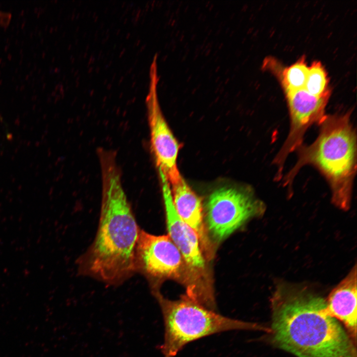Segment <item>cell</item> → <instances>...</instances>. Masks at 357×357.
Wrapping results in <instances>:
<instances>
[{
  "instance_id": "cell-1",
  "label": "cell",
  "mask_w": 357,
  "mask_h": 357,
  "mask_svg": "<svg viewBox=\"0 0 357 357\" xmlns=\"http://www.w3.org/2000/svg\"><path fill=\"white\" fill-rule=\"evenodd\" d=\"M102 179L100 220L95 238L77 260L79 273L119 286L136 273L135 248L140 230L121 181L115 151L97 150Z\"/></svg>"
},
{
  "instance_id": "cell-2",
  "label": "cell",
  "mask_w": 357,
  "mask_h": 357,
  "mask_svg": "<svg viewBox=\"0 0 357 357\" xmlns=\"http://www.w3.org/2000/svg\"><path fill=\"white\" fill-rule=\"evenodd\" d=\"M272 341L297 357H357L356 343L305 287L282 284L271 299Z\"/></svg>"
},
{
  "instance_id": "cell-3",
  "label": "cell",
  "mask_w": 357,
  "mask_h": 357,
  "mask_svg": "<svg viewBox=\"0 0 357 357\" xmlns=\"http://www.w3.org/2000/svg\"><path fill=\"white\" fill-rule=\"evenodd\" d=\"M350 117L349 113L324 117L317 138L298 149V161L284 178L285 185L291 186L299 170L312 165L329 183L333 204L343 210L349 209L357 168V138Z\"/></svg>"
},
{
  "instance_id": "cell-4",
  "label": "cell",
  "mask_w": 357,
  "mask_h": 357,
  "mask_svg": "<svg viewBox=\"0 0 357 357\" xmlns=\"http://www.w3.org/2000/svg\"><path fill=\"white\" fill-rule=\"evenodd\" d=\"M162 311L164 337L160 350L164 357H175L188 344L228 331L261 328L253 323L218 313L186 295L175 300L154 296Z\"/></svg>"
},
{
  "instance_id": "cell-5",
  "label": "cell",
  "mask_w": 357,
  "mask_h": 357,
  "mask_svg": "<svg viewBox=\"0 0 357 357\" xmlns=\"http://www.w3.org/2000/svg\"><path fill=\"white\" fill-rule=\"evenodd\" d=\"M159 175L168 235L180 251L187 269L186 295L203 304H211L214 301V294L203 282L207 278V269L198 237L177 213L170 184L162 174Z\"/></svg>"
},
{
  "instance_id": "cell-6",
  "label": "cell",
  "mask_w": 357,
  "mask_h": 357,
  "mask_svg": "<svg viewBox=\"0 0 357 357\" xmlns=\"http://www.w3.org/2000/svg\"><path fill=\"white\" fill-rule=\"evenodd\" d=\"M136 273L143 275L151 285L152 294L159 293L157 281L183 277L187 283L183 257L169 235L156 236L140 229L135 253Z\"/></svg>"
},
{
  "instance_id": "cell-7",
  "label": "cell",
  "mask_w": 357,
  "mask_h": 357,
  "mask_svg": "<svg viewBox=\"0 0 357 357\" xmlns=\"http://www.w3.org/2000/svg\"><path fill=\"white\" fill-rule=\"evenodd\" d=\"M263 207L250 190L220 187L211 194L206 204L207 228L215 239L221 240L261 212Z\"/></svg>"
},
{
  "instance_id": "cell-8",
  "label": "cell",
  "mask_w": 357,
  "mask_h": 357,
  "mask_svg": "<svg viewBox=\"0 0 357 357\" xmlns=\"http://www.w3.org/2000/svg\"><path fill=\"white\" fill-rule=\"evenodd\" d=\"M159 81L157 55L152 61L149 71V85L145 102L151 148L159 172L170 183L181 177L177 165L179 145L162 112L157 94Z\"/></svg>"
},
{
  "instance_id": "cell-9",
  "label": "cell",
  "mask_w": 357,
  "mask_h": 357,
  "mask_svg": "<svg viewBox=\"0 0 357 357\" xmlns=\"http://www.w3.org/2000/svg\"><path fill=\"white\" fill-rule=\"evenodd\" d=\"M169 184L172 186V201L177 213L197 234L205 256H210V242L203 222L200 199L181 176Z\"/></svg>"
},
{
  "instance_id": "cell-10",
  "label": "cell",
  "mask_w": 357,
  "mask_h": 357,
  "mask_svg": "<svg viewBox=\"0 0 357 357\" xmlns=\"http://www.w3.org/2000/svg\"><path fill=\"white\" fill-rule=\"evenodd\" d=\"M327 309L341 322L352 339L357 343V268L355 265L348 275L329 294Z\"/></svg>"
},
{
  "instance_id": "cell-11",
  "label": "cell",
  "mask_w": 357,
  "mask_h": 357,
  "mask_svg": "<svg viewBox=\"0 0 357 357\" xmlns=\"http://www.w3.org/2000/svg\"><path fill=\"white\" fill-rule=\"evenodd\" d=\"M308 71L304 57L285 68L281 76L282 85L285 92L303 89Z\"/></svg>"
},
{
  "instance_id": "cell-12",
  "label": "cell",
  "mask_w": 357,
  "mask_h": 357,
  "mask_svg": "<svg viewBox=\"0 0 357 357\" xmlns=\"http://www.w3.org/2000/svg\"><path fill=\"white\" fill-rule=\"evenodd\" d=\"M329 79L320 61H314L308 67L306 81L303 89L311 95L323 96L330 95Z\"/></svg>"
},
{
  "instance_id": "cell-13",
  "label": "cell",
  "mask_w": 357,
  "mask_h": 357,
  "mask_svg": "<svg viewBox=\"0 0 357 357\" xmlns=\"http://www.w3.org/2000/svg\"><path fill=\"white\" fill-rule=\"evenodd\" d=\"M11 139V134L9 132L7 123L0 118V154L4 151Z\"/></svg>"
},
{
  "instance_id": "cell-14",
  "label": "cell",
  "mask_w": 357,
  "mask_h": 357,
  "mask_svg": "<svg viewBox=\"0 0 357 357\" xmlns=\"http://www.w3.org/2000/svg\"><path fill=\"white\" fill-rule=\"evenodd\" d=\"M11 20V14L7 11L0 10V27H6Z\"/></svg>"
}]
</instances>
